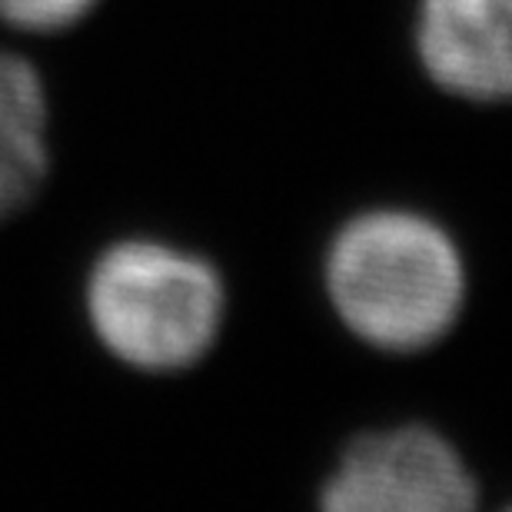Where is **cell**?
<instances>
[{"label":"cell","mask_w":512,"mask_h":512,"mask_svg":"<svg viewBox=\"0 0 512 512\" xmlns=\"http://www.w3.org/2000/svg\"><path fill=\"white\" fill-rule=\"evenodd\" d=\"M326 293L360 340L413 353L456 323L466 266L439 223L409 210H373L346 223L330 243Z\"/></svg>","instance_id":"obj_1"},{"label":"cell","mask_w":512,"mask_h":512,"mask_svg":"<svg viewBox=\"0 0 512 512\" xmlns=\"http://www.w3.org/2000/svg\"><path fill=\"white\" fill-rule=\"evenodd\" d=\"M87 316L117 360L147 373L187 370L223 323V283L200 256L163 243H117L87 283Z\"/></svg>","instance_id":"obj_2"},{"label":"cell","mask_w":512,"mask_h":512,"mask_svg":"<svg viewBox=\"0 0 512 512\" xmlns=\"http://www.w3.org/2000/svg\"><path fill=\"white\" fill-rule=\"evenodd\" d=\"M473 503L476 479L463 456L426 426L360 436L323 486L333 512H463Z\"/></svg>","instance_id":"obj_3"},{"label":"cell","mask_w":512,"mask_h":512,"mask_svg":"<svg viewBox=\"0 0 512 512\" xmlns=\"http://www.w3.org/2000/svg\"><path fill=\"white\" fill-rule=\"evenodd\" d=\"M416 50L439 87L466 100L512 97V0H419Z\"/></svg>","instance_id":"obj_4"},{"label":"cell","mask_w":512,"mask_h":512,"mask_svg":"<svg viewBox=\"0 0 512 512\" xmlns=\"http://www.w3.org/2000/svg\"><path fill=\"white\" fill-rule=\"evenodd\" d=\"M47 90L24 57L0 54V220L37 197L50 170Z\"/></svg>","instance_id":"obj_5"},{"label":"cell","mask_w":512,"mask_h":512,"mask_svg":"<svg viewBox=\"0 0 512 512\" xmlns=\"http://www.w3.org/2000/svg\"><path fill=\"white\" fill-rule=\"evenodd\" d=\"M97 0H0V20L30 34H57L87 17Z\"/></svg>","instance_id":"obj_6"}]
</instances>
